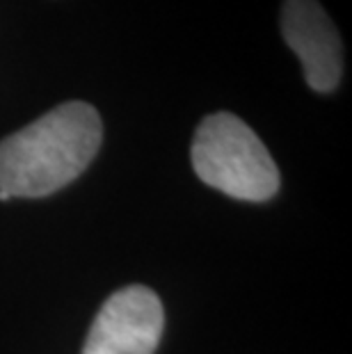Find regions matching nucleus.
<instances>
[{
    "instance_id": "2",
    "label": "nucleus",
    "mask_w": 352,
    "mask_h": 354,
    "mask_svg": "<svg viewBox=\"0 0 352 354\" xmlns=\"http://www.w3.org/2000/svg\"><path fill=\"white\" fill-rule=\"evenodd\" d=\"M192 167L206 185L241 201H268L279 190V169L259 135L231 112H215L192 140Z\"/></svg>"
},
{
    "instance_id": "4",
    "label": "nucleus",
    "mask_w": 352,
    "mask_h": 354,
    "mask_svg": "<svg viewBox=\"0 0 352 354\" xmlns=\"http://www.w3.org/2000/svg\"><path fill=\"white\" fill-rule=\"evenodd\" d=\"M281 35L302 62L311 89L327 94L339 85L343 48L339 32L318 0H284Z\"/></svg>"
},
{
    "instance_id": "3",
    "label": "nucleus",
    "mask_w": 352,
    "mask_h": 354,
    "mask_svg": "<svg viewBox=\"0 0 352 354\" xmlns=\"http://www.w3.org/2000/svg\"><path fill=\"white\" fill-rule=\"evenodd\" d=\"M163 327L165 311L158 295L145 286H126L103 302L82 354H154Z\"/></svg>"
},
{
    "instance_id": "1",
    "label": "nucleus",
    "mask_w": 352,
    "mask_h": 354,
    "mask_svg": "<svg viewBox=\"0 0 352 354\" xmlns=\"http://www.w3.org/2000/svg\"><path fill=\"white\" fill-rule=\"evenodd\" d=\"M101 140V117L92 105H57L0 142V192L37 199L62 190L94 160Z\"/></svg>"
}]
</instances>
